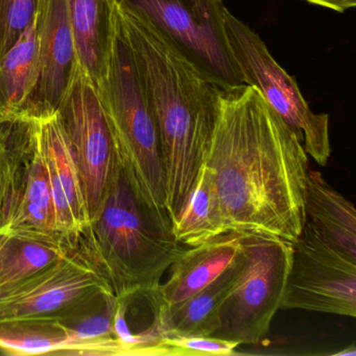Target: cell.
<instances>
[{
  "instance_id": "cell-15",
  "label": "cell",
  "mask_w": 356,
  "mask_h": 356,
  "mask_svg": "<svg viewBox=\"0 0 356 356\" xmlns=\"http://www.w3.org/2000/svg\"><path fill=\"white\" fill-rule=\"evenodd\" d=\"M248 261L247 253L241 245L234 261L211 283L184 301L168 307L161 306L160 323L164 335L212 337L220 326V307L243 278Z\"/></svg>"
},
{
  "instance_id": "cell-19",
  "label": "cell",
  "mask_w": 356,
  "mask_h": 356,
  "mask_svg": "<svg viewBox=\"0 0 356 356\" xmlns=\"http://www.w3.org/2000/svg\"><path fill=\"white\" fill-rule=\"evenodd\" d=\"M118 297L104 291L76 314L55 323L70 339L68 355L122 356L114 337V316Z\"/></svg>"
},
{
  "instance_id": "cell-8",
  "label": "cell",
  "mask_w": 356,
  "mask_h": 356,
  "mask_svg": "<svg viewBox=\"0 0 356 356\" xmlns=\"http://www.w3.org/2000/svg\"><path fill=\"white\" fill-rule=\"evenodd\" d=\"M0 138L7 151L3 207L6 224L12 234L66 247L58 233L36 120L22 116L0 120Z\"/></svg>"
},
{
  "instance_id": "cell-22",
  "label": "cell",
  "mask_w": 356,
  "mask_h": 356,
  "mask_svg": "<svg viewBox=\"0 0 356 356\" xmlns=\"http://www.w3.org/2000/svg\"><path fill=\"white\" fill-rule=\"evenodd\" d=\"M70 339L55 323L0 324V351L7 355H67Z\"/></svg>"
},
{
  "instance_id": "cell-2",
  "label": "cell",
  "mask_w": 356,
  "mask_h": 356,
  "mask_svg": "<svg viewBox=\"0 0 356 356\" xmlns=\"http://www.w3.org/2000/svg\"><path fill=\"white\" fill-rule=\"evenodd\" d=\"M113 16L157 120L166 210L176 222L205 164L222 88L206 78L149 22L114 0Z\"/></svg>"
},
{
  "instance_id": "cell-5",
  "label": "cell",
  "mask_w": 356,
  "mask_h": 356,
  "mask_svg": "<svg viewBox=\"0 0 356 356\" xmlns=\"http://www.w3.org/2000/svg\"><path fill=\"white\" fill-rule=\"evenodd\" d=\"M248 266L225 300L212 337L243 343H260L280 309L291 264V241L256 232L241 233Z\"/></svg>"
},
{
  "instance_id": "cell-20",
  "label": "cell",
  "mask_w": 356,
  "mask_h": 356,
  "mask_svg": "<svg viewBox=\"0 0 356 356\" xmlns=\"http://www.w3.org/2000/svg\"><path fill=\"white\" fill-rule=\"evenodd\" d=\"M228 231L211 172L204 165L186 207L174 222L175 235L181 245L195 247Z\"/></svg>"
},
{
  "instance_id": "cell-3",
  "label": "cell",
  "mask_w": 356,
  "mask_h": 356,
  "mask_svg": "<svg viewBox=\"0 0 356 356\" xmlns=\"http://www.w3.org/2000/svg\"><path fill=\"white\" fill-rule=\"evenodd\" d=\"M74 248L116 297L157 289L184 250L168 210L137 193L120 168L101 214L85 227Z\"/></svg>"
},
{
  "instance_id": "cell-16",
  "label": "cell",
  "mask_w": 356,
  "mask_h": 356,
  "mask_svg": "<svg viewBox=\"0 0 356 356\" xmlns=\"http://www.w3.org/2000/svg\"><path fill=\"white\" fill-rule=\"evenodd\" d=\"M304 222L331 248L356 262V211L353 204L308 170L303 197Z\"/></svg>"
},
{
  "instance_id": "cell-21",
  "label": "cell",
  "mask_w": 356,
  "mask_h": 356,
  "mask_svg": "<svg viewBox=\"0 0 356 356\" xmlns=\"http://www.w3.org/2000/svg\"><path fill=\"white\" fill-rule=\"evenodd\" d=\"M70 249L12 234L0 251V293L44 270Z\"/></svg>"
},
{
  "instance_id": "cell-12",
  "label": "cell",
  "mask_w": 356,
  "mask_h": 356,
  "mask_svg": "<svg viewBox=\"0 0 356 356\" xmlns=\"http://www.w3.org/2000/svg\"><path fill=\"white\" fill-rule=\"evenodd\" d=\"M39 78L22 118L57 113L80 68L67 0H40L36 13Z\"/></svg>"
},
{
  "instance_id": "cell-25",
  "label": "cell",
  "mask_w": 356,
  "mask_h": 356,
  "mask_svg": "<svg viewBox=\"0 0 356 356\" xmlns=\"http://www.w3.org/2000/svg\"><path fill=\"white\" fill-rule=\"evenodd\" d=\"M6 180H7V152L3 140L0 139V229L9 227L6 225L5 211H3Z\"/></svg>"
},
{
  "instance_id": "cell-6",
  "label": "cell",
  "mask_w": 356,
  "mask_h": 356,
  "mask_svg": "<svg viewBox=\"0 0 356 356\" xmlns=\"http://www.w3.org/2000/svg\"><path fill=\"white\" fill-rule=\"evenodd\" d=\"M149 22L222 89L245 85L225 32L222 0H114Z\"/></svg>"
},
{
  "instance_id": "cell-17",
  "label": "cell",
  "mask_w": 356,
  "mask_h": 356,
  "mask_svg": "<svg viewBox=\"0 0 356 356\" xmlns=\"http://www.w3.org/2000/svg\"><path fill=\"white\" fill-rule=\"evenodd\" d=\"M67 6L80 66L97 86L113 40V0H67Z\"/></svg>"
},
{
  "instance_id": "cell-26",
  "label": "cell",
  "mask_w": 356,
  "mask_h": 356,
  "mask_svg": "<svg viewBox=\"0 0 356 356\" xmlns=\"http://www.w3.org/2000/svg\"><path fill=\"white\" fill-rule=\"evenodd\" d=\"M306 1L337 12H345L346 10L352 9L356 5V0H306Z\"/></svg>"
},
{
  "instance_id": "cell-24",
  "label": "cell",
  "mask_w": 356,
  "mask_h": 356,
  "mask_svg": "<svg viewBox=\"0 0 356 356\" xmlns=\"http://www.w3.org/2000/svg\"><path fill=\"white\" fill-rule=\"evenodd\" d=\"M163 343L170 356L233 355L239 343L214 337L166 334Z\"/></svg>"
},
{
  "instance_id": "cell-14",
  "label": "cell",
  "mask_w": 356,
  "mask_h": 356,
  "mask_svg": "<svg viewBox=\"0 0 356 356\" xmlns=\"http://www.w3.org/2000/svg\"><path fill=\"white\" fill-rule=\"evenodd\" d=\"M241 233L228 231L183 250L170 266L168 280L158 286L162 306L184 301L218 278L241 251Z\"/></svg>"
},
{
  "instance_id": "cell-11",
  "label": "cell",
  "mask_w": 356,
  "mask_h": 356,
  "mask_svg": "<svg viewBox=\"0 0 356 356\" xmlns=\"http://www.w3.org/2000/svg\"><path fill=\"white\" fill-rule=\"evenodd\" d=\"M280 309L356 316V262L325 243L305 222L291 241Z\"/></svg>"
},
{
  "instance_id": "cell-27",
  "label": "cell",
  "mask_w": 356,
  "mask_h": 356,
  "mask_svg": "<svg viewBox=\"0 0 356 356\" xmlns=\"http://www.w3.org/2000/svg\"><path fill=\"white\" fill-rule=\"evenodd\" d=\"M12 232L10 231L9 227H5V228L0 229V251L5 247L7 241H9L11 237Z\"/></svg>"
},
{
  "instance_id": "cell-10",
  "label": "cell",
  "mask_w": 356,
  "mask_h": 356,
  "mask_svg": "<svg viewBox=\"0 0 356 356\" xmlns=\"http://www.w3.org/2000/svg\"><path fill=\"white\" fill-rule=\"evenodd\" d=\"M108 291L112 289L107 280L72 248L44 270L0 293V324L62 322Z\"/></svg>"
},
{
  "instance_id": "cell-23",
  "label": "cell",
  "mask_w": 356,
  "mask_h": 356,
  "mask_svg": "<svg viewBox=\"0 0 356 356\" xmlns=\"http://www.w3.org/2000/svg\"><path fill=\"white\" fill-rule=\"evenodd\" d=\"M40 0H0V59L34 20Z\"/></svg>"
},
{
  "instance_id": "cell-13",
  "label": "cell",
  "mask_w": 356,
  "mask_h": 356,
  "mask_svg": "<svg viewBox=\"0 0 356 356\" xmlns=\"http://www.w3.org/2000/svg\"><path fill=\"white\" fill-rule=\"evenodd\" d=\"M36 122L39 149L55 204L58 233L66 247L74 248L89 224L78 164L58 113Z\"/></svg>"
},
{
  "instance_id": "cell-28",
  "label": "cell",
  "mask_w": 356,
  "mask_h": 356,
  "mask_svg": "<svg viewBox=\"0 0 356 356\" xmlns=\"http://www.w3.org/2000/svg\"><path fill=\"white\" fill-rule=\"evenodd\" d=\"M335 356H354L356 355L355 345L352 343L350 347L346 348L343 351L337 352L334 354Z\"/></svg>"
},
{
  "instance_id": "cell-7",
  "label": "cell",
  "mask_w": 356,
  "mask_h": 356,
  "mask_svg": "<svg viewBox=\"0 0 356 356\" xmlns=\"http://www.w3.org/2000/svg\"><path fill=\"white\" fill-rule=\"evenodd\" d=\"M225 32L243 82L255 87L273 110L303 138L308 156L321 166L331 156L329 116L314 113L295 78L273 58L266 43L247 24L225 10Z\"/></svg>"
},
{
  "instance_id": "cell-9",
  "label": "cell",
  "mask_w": 356,
  "mask_h": 356,
  "mask_svg": "<svg viewBox=\"0 0 356 356\" xmlns=\"http://www.w3.org/2000/svg\"><path fill=\"white\" fill-rule=\"evenodd\" d=\"M57 113L78 164L91 222L101 214L120 165L101 95L81 66Z\"/></svg>"
},
{
  "instance_id": "cell-1",
  "label": "cell",
  "mask_w": 356,
  "mask_h": 356,
  "mask_svg": "<svg viewBox=\"0 0 356 356\" xmlns=\"http://www.w3.org/2000/svg\"><path fill=\"white\" fill-rule=\"evenodd\" d=\"M204 165L229 231L295 241L304 225L303 138L250 85L222 89Z\"/></svg>"
},
{
  "instance_id": "cell-4",
  "label": "cell",
  "mask_w": 356,
  "mask_h": 356,
  "mask_svg": "<svg viewBox=\"0 0 356 356\" xmlns=\"http://www.w3.org/2000/svg\"><path fill=\"white\" fill-rule=\"evenodd\" d=\"M107 70L97 88L113 135L118 165L135 191L166 209L157 120L128 43L114 20Z\"/></svg>"
},
{
  "instance_id": "cell-18",
  "label": "cell",
  "mask_w": 356,
  "mask_h": 356,
  "mask_svg": "<svg viewBox=\"0 0 356 356\" xmlns=\"http://www.w3.org/2000/svg\"><path fill=\"white\" fill-rule=\"evenodd\" d=\"M39 78L36 16L0 59V120L22 115Z\"/></svg>"
}]
</instances>
